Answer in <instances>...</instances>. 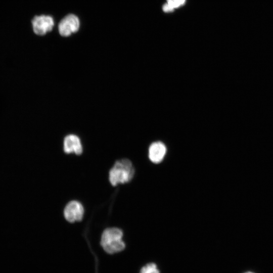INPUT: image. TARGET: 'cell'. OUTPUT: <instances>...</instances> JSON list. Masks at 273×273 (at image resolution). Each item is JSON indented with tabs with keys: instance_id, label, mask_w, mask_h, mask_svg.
Returning <instances> with one entry per match:
<instances>
[{
	"instance_id": "1",
	"label": "cell",
	"mask_w": 273,
	"mask_h": 273,
	"mask_svg": "<svg viewBox=\"0 0 273 273\" xmlns=\"http://www.w3.org/2000/svg\"><path fill=\"white\" fill-rule=\"evenodd\" d=\"M123 236L122 231L119 228H107L101 235L100 245L104 251L109 254L120 252L125 248Z\"/></svg>"
},
{
	"instance_id": "7",
	"label": "cell",
	"mask_w": 273,
	"mask_h": 273,
	"mask_svg": "<svg viewBox=\"0 0 273 273\" xmlns=\"http://www.w3.org/2000/svg\"><path fill=\"white\" fill-rule=\"evenodd\" d=\"M64 151L67 154H81L82 152V147L79 138L74 134L66 136L64 141Z\"/></svg>"
},
{
	"instance_id": "8",
	"label": "cell",
	"mask_w": 273,
	"mask_h": 273,
	"mask_svg": "<svg viewBox=\"0 0 273 273\" xmlns=\"http://www.w3.org/2000/svg\"><path fill=\"white\" fill-rule=\"evenodd\" d=\"M140 273H160L156 264L149 263L143 266Z\"/></svg>"
},
{
	"instance_id": "3",
	"label": "cell",
	"mask_w": 273,
	"mask_h": 273,
	"mask_svg": "<svg viewBox=\"0 0 273 273\" xmlns=\"http://www.w3.org/2000/svg\"><path fill=\"white\" fill-rule=\"evenodd\" d=\"M80 27V21L75 14L69 13L64 16L58 24L59 34L63 37H68L77 32Z\"/></svg>"
},
{
	"instance_id": "6",
	"label": "cell",
	"mask_w": 273,
	"mask_h": 273,
	"mask_svg": "<svg viewBox=\"0 0 273 273\" xmlns=\"http://www.w3.org/2000/svg\"><path fill=\"white\" fill-rule=\"evenodd\" d=\"M166 152V147L163 142L161 141L154 142L149 146V158L154 163H159L163 161Z\"/></svg>"
},
{
	"instance_id": "5",
	"label": "cell",
	"mask_w": 273,
	"mask_h": 273,
	"mask_svg": "<svg viewBox=\"0 0 273 273\" xmlns=\"http://www.w3.org/2000/svg\"><path fill=\"white\" fill-rule=\"evenodd\" d=\"M84 214L82 205L78 201H71L64 209L65 218L69 222H74L82 220Z\"/></svg>"
},
{
	"instance_id": "9",
	"label": "cell",
	"mask_w": 273,
	"mask_h": 273,
	"mask_svg": "<svg viewBox=\"0 0 273 273\" xmlns=\"http://www.w3.org/2000/svg\"><path fill=\"white\" fill-rule=\"evenodd\" d=\"M186 1V0H166V3L174 11L175 9L183 6Z\"/></svg>"
},
{
	"instance_id": "2",
	"label": "cell",
	"mask_w": 273,
	"mask_h": 273,
	"mask_svg": "<svg viewBox=\"0 0 273 273\" xmlns=\"http://www.w3.org/2000/svg\"><path fill=\"white\" fill-rule=\"evenodd\" d=\"M134 172V167L129 160L125 158L117 160L109 171V181L114 186L128 183L132 179Z\"/></svg>"
},
{
	"instance_id": "4",
	"label": "cell",
	"mask_w": 273,
	"mask_h": 273,
	"mask_svg": "<svg viewBox=\"0 0 273 273\" xmlns=\"http://www.w3.org/2000/svg\"><path fill=\"white\" fill-rule=\"evenodd\" d=\"M31 22L33 32L39 36L44 35L52 31L55 25L54 17L46 14L35 16Z\"/></svg>"
},
{
	"instance_id": "10",
	"label": "cell",
	"mask_w": 273,
	"mask_h": 273,
	"mask_svg": "<svg viewBox=\"0 0 273 273\" xmlns=\"http://www.w3.org/2000/svg\"><path fill=\"white\" fill-rule=\"evenodd\" d=\"M245 273H254V272H251V271H248V272H246Z\"/></svg>"
}]
</instances>
